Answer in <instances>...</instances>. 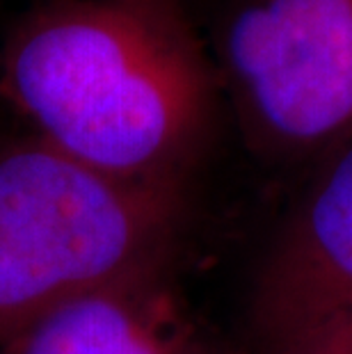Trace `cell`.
<instances>
[{
  "label": "cell",
  "mask_w": 352,
  "mask_h": 354,
  "mask_svg": "<svg viewBox=\"0 0 352 354\" xmlns=\"http://www.w3.org/2000/svg\"><path fill=\"white\" fill-rule=\"evenodd\" d=\"M217 71L178 0H73L7 44L5 99L33 138L103 174L185 183Z\"/></svg>",
  "instance_id": "cell-1"
},
{
  "label": "cell",
  "mask_w": 352,
  "mask_h": 354,
  "mask_svg": "<svg viewBox=\"0 0 352 354\" xmlns=\"http://www.w3.org/2000/svg\"><path fill=\"white\" fill-rule=\"evenodd\" d=\"M185 183L87 167L41 140L0 147V348L85 292L174 268Z\"/></svg>",
  "instance_id": "cell-2"
},
{
  "label": "cell",
  "mask_w": 352,
  "mask_h": 354,
  "mask_svg": "<svg viewBox=\"0 0 352 354\" xmlns=\"http://www.w3.org/2000/svg\"><path fill=\"white\" fill-rule=\"evenodd\" d=\"M217 66L261 153L304 160L352 140V0H236Z\"/></svg>",
  "instance_id": "cell-3"
},
{
  "label": "cell",
  "mask_w": 352,
  "mask_h": 354,
  "mask_svg": "<svg viewBox=\"0 0 352 354\" xmlns=\"http://www.w3.org/2000/svg\"><path fill=\"white\" fill-rule=\"evenodd\" d=\"M352 304V140L327 156L254 277V354Z\"/></svg>",
  "instance_id": "cell-4"
},
{
  "label": "cell",
  "mask_w": 352,
  "mask_h": 354,
  "mask_svg": "<svg viewBox=\"0 0 352 354\" xmlns=\"http://www.w3.org/2000/svg\"><path fill=\"white\" fill-rule=\"evenodd\" d=\"M0 354H245L192 311L172 270L85 292L33 322Z\"/></svg>",
  "instance_id": "cell-5"
},
{
  "label": "cell",
  "mask_w": 352,
  "mask_h": 354,
  "mask_svg": "<svg viewBox=\"0 0 352 354\" xmlns=\"http://www.w3.org/2000/svg\"><path fill=\"white\" fill-rule=\"evenodd\" d=\"M261 354H352V304Z\"/></svg>",
  "instance_id": "cell-6"
}]
</instances>
